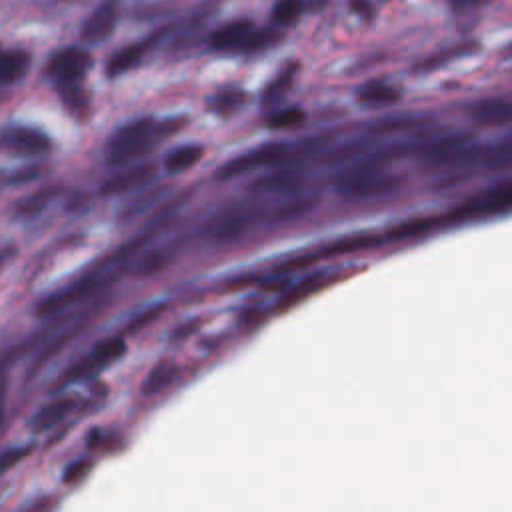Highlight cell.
Segmentation results:
<instances>
[{"instance_id":"cell-33","label":"cell","mask_w":512,"mask_h":512,"mask_svg":"<svg viewBox=\"0 0 512 512\" xmlns=\"http://www.w3.org/2000/svg\"><path fill=\"white\" fill-rule=\"evenodd\" d=\"M484 2H488V0H448V4H450L456 12H468V10H474V8L482 6Z\"/></svg>"},{"instance_id":"cell-3","label":"cell","mask_w":512,"mask_h":512,"mask_svg":"<svg viewBox=\"0 0 512 512\" xmlns=\"http://www.w3.org/2000/svg\"><path fill=\"white\" fill-rule=\"evenodd\" d=\"M512 210V180L498 182L490 186L488 190L476 194L474 198L466 200L462 206L456 208L452 214L454 220H480V218H492L500 216L504 212Z\"/></svg>"},{"instance_id":"cell-16","label":"cell","mask_w":512,"mask_h":512,"mask_svg":"<svg viewBox=\"0 0 512 512\" xmlns=\"http://www.w3.org/2000/svg\"><path fill=\"white\" fill-rule=\"evenodd\" d=\"M398 90L386 82L374 80V82H366L364 86H360L356 98L360 104L370 106V108H380V106H388L392 102L398 100Z\"/></svg>"},{"instance_id":"cell-11","label":"cell","mask_w":512,"mask_h":512,"mask_svg":"<svg viewBox=\"0 0 512 512\" xmlns=\"http://www.w3.org/2000/svg\"><path fill=\"white\" fill-rule=\"evenodd\" d=\"M156 176V166L154 164H134L124 168L122 172L110 176L102 186L100 194L110 196V194H124V192H134L138 188H144L152 178Z\"/></svg>"},{"instance_id":"cell-22","label":"cell","mask_w":512,"mask_h":512,"mask_svg":"<svg viewBox=\"0 0 512 512\" xmlns=\"http://www.w3.org/2000/svg\"><path fill=\"white\" fill-rule=\"evenodd\" d=\"M304 10V0H276L272 8V22L276 26H290L302 16Z\"/></svg>"},{"instance_id":"cell-26","label":"cell","mask_w":512,"mask_h":512,"mask_svg":"<svg viewBox=\"0 0 512 512\" xmlns=\"http://www.w3.org/2000/svg\"><path fill=\"white\" fill-rule=\"evenodd\" d=\"M32 452V446H20V448H8L0 452V474L14 468L18 462H22Z\"/></svg>"},{"instance_id":"cell-34","label":"cell","mask_w":512,"mask_h":512,"mask_svg":"<svg viewBox=\"0 0 512 512\" xmlns=\"http://www.w3.org/2000/svg\"><path fill=\"white\" fill-rule=\"evenodd\" d=\"M6 390H8L6 374H4V370H0V424H2V416H4V404H6Z\"/></svg>"},{"instance_id":"cell-5","label":"cell","mask_w":512,"mask_h":512,"mask_svg":"<svg viewBox=\"0 0 512 512\" xmlns=\"http://www.w3.org/2000/svg\"><path fill=\"white\" fill-rule=\"evenodd\" d=\"M0 148L12 156L36 158L52 150V140L42 130L30 126H8L0 134Z\"/></svg>"},{"instance_id":"cell-18","label":"cell","mask_w":512,"mask_h":512,"mask_svg":"<svg viewBox=\"0 0 512 512\" xmlns=\"http://www.w3.org/2000/svg\"><path fill=\"white\" fill-rule=\"evenodd\" d=\"M296 64L294 62H290L286 68H282L274 78H272V82L264 88V92H262V100L270 106V104H276V102H280L282 98H284V94L288 92V88L292 86V82H294V76H296Z\"/></svg>"},{"instance_id":"cell-25","label":"cell","mask_w":512,"mask_h":512,"mask_svg":"<svg viewBox=\"0 0 512 512\" xmlns=\"http://www.w3.org/2000/svg\"><path fill=\"white\" fill-rule=\"evenodd\" d=\"M58 90H60L62 102H64L72 112H86V110H88V98H86V94H84L80 82L58 86Z\"/></svg>"},{"instance_id":"cell-2","label":"cell","mask_w":512,"mask_h":512,"mask_svg":"<svg viewBox=\"0 0 512 512\" xmlns=\"http://www.w3.org/2000/svg\"><path fill=\"white\" fill-rule=\"evenodd\" d=\"M336 190L354 200H366V198H376L382 194H388L394 190L396 180L384 172L378 164L372 160L352 164L344 168L340 174H336L334 180Z\"/></svg>"},{"instance_id":"cell-36","label":"cell","mask_w":512,"mask_h":512,"mask_svg":"<svg viewBox=\"0 0 512 512\" xmlns=\"http://www.w3.org/2000/svg\"><path fill=\"white\" fill-rule=\"evenodd\" d=\"M326 4H328V0H308V2H304L306 10H314V12L322 10Z\"/></svg>"},{"instance_id":"cell-1","label":"cell","mask_w":512,"mask_h":512,"mask_svg":"<svg viewBox=\"0 0 512 512\" xmlns=\"http://www.w3.org/2000/svg\"><path fill=\"white\" fill-rule=\"evenodd\" d=\"M164 128L166 124H156L152 118H138L124 124L108 142V164L118 166L148 154L154 138L168 134Z\"/></svg>"},{"instance_id":"cell-21","label":"cell","mask_w":512,"mask_h":512,"mask_svg":"<svg viewBox=\"0 0 512 512\" xmlns=\"http://www.w3.org/2000/svg\"><path fill=\"white\" fill-rule=\"evenodd\" d=\"M244 102H246V92H242L238 88H228V90H220L218 94H214L210 98V108L218 114H232Z\"/></svg>"},{"instance_id":"cell-30","label":"cell","mask_w":512,"mask_h":512,"mask_svg":"<svg viewBox=\"0 0 512 512\" xmlns=\"http://www.w3.org/2000/svg\"><path fill=\"white\" fill-rule=\"evenodd\" d=\"M38 174H40V168H38V166H28V168H22V170H14V172L8 176V184L30 182V180L38 178Z\"/></svg>"},{"instance_id":"cell-4","label":"cell","mask_w":512,"mask_h":512,"mask_svg":"<svg viewBox=\"0 0 512 512\" xmlns=\"http://www.w3.org/2000/svg\"><path fill=\"white\" fill-rule=\"evenodd\" d=\"M90 66L92 56L88 50L80 46H68L52 54V58L46 64V74L54 80L56 86H64L80 82Z\"/></svg>"},{"instance_id":"cell-37","label":"cell","mask_w":512,"mask_h":512,"mask_svg":"<svg viewBox=\"0 0 512 512\" xmlns=\"http://www.w3.org/2000/svg\"><path fill=\"white\" fill-rule=\"evenodd\" d=\"M0 52H2V48H0Z\"/></svg>"},{"instance_id":"cell-6","label":"cell","mask_w":512,"mask_h":512,"mask_svg":"<svg viewBox=\"0 0 512 512\" xmlns=\"http://www.w3.org/2000/svg\"><path fill=\"white\" fill-rule=\"evenodd\" d=\"M126 354V342L122 338H108L98 342L92 352L88 356H84L80 362L72 364L70 370L66 372V376L62 378V382H74V380H84V378H92L94 374H98L104 366H108L110 362H116L118 358H122Z\"/></svg>"},{"instance_id":"cell-7","label":"cell","mask_w":512,"mask_h":512,"mask_svg":"<svg viewBox=\"0 0 512 512\" xmlns=\"http://www.w3.org/2000/svg\"><path fill=\"white\" fill-rule=\"evenodd\" d=\"M170 34V26H162V28H156L152 34H148L146 38L134 42V44H128L124 48H120L118 52H114L106 64V74L110 78H116V76H122L126 72H130L132 68H136L144 56L156 48L158 42H162L166 36Z\"/></svg>"},{"instance_id":"cell-13","label":"cell","mask_w":512,"mask_h":512,"mask_svg":"<svg viewBox=\"0 0 512 512\" xmlns=\"http://www.w3.org/2000/svg\"><path fill=\"white\" fill-rule=\"evenodd\" d=\"M472 116L484 126H506L512 124V100L508 98H488L472 106Z\"/></svg>"},{"instance_id":"cell-8","label":"cell","mask_w":512,"mask_h":512,"mask_svg":"<svg viewBox=\"0 0 512 512\" xmlns=\"http://www.w3.org/2000/svg\"><path fill=\"white\" fill-rule=\"evenodd\" d=\"M118 20H120V2L118 0H102L92 10V14L84 20L80 38L88 44L106 42L112 36V32L116 30Z\"/></svg>"},{"instance_id":"cell-23","label":"cell","mask_w":512,"mask_h":512,"mask_svg":"<svg viewBox=\"0 0 512 512\" xmlns=\"http://www.w3.org/2000/svg\"><path fill=\"white\" fill-rule=\"evenodd\" d=\"M282 40V32L278 28H264V30H256L250 34L242 54H254V52H260V50H266L274 44H278Z\"/></svg>"},{"instance_id":"cell-14","label":"cell","mask_w":512,"mask_h":512,"mask_svg":"<svg viewBox=\"0 0 512 512\" xmlns=\"http://www.w3.org/2000/svg\"><path fill=\"white\" fill-rule=\"evenodd\" d=\"M74 406H76V400H74V398H58V400L48 402L46 406H42V408L34 414V418H32V422H30L32 432L40 434V432L50 430L52 426H56L58 422H62V420L68 416V412L74 410Z\"/></svg>"},{"instance_id":"cell-12","label":"cell","mask_w":512,"mask_h":512,"mask_svg":"<svg viewBox=\"0 0 512 512\" xmlns=\"http://www.w3.org/2000/svg\"><path fill=\"white\" fill-rule=\"evenodd\" d=\"M252 32H254V22L248 18H240L216 28L210 34L208 44L212 50H218V52H242Z\"/></svg>"},{"instance_id":"cell-32","label":"cell","mask_w":512,"mask_h":512,"mask_svg":"<svg viewBox=\"0 0 512 512\" xmlns=\"http://www.w3.org/2000/svg\"><path fill=\"white\" fill-rule=\"evenodd\" d=\"M350 8L354 14H358L364 20H370L374 16V8L368 0H350Z\"/></svg>"},{"instance_id":"cell-28","label":"cell","mask_w":512,"mask_h":512,"mask_svg":"<svg viewBox=\"0 0 512 512\" xmlns=\"http://www.w3.org/2000/svg\"><path fill=\"white\" fill-rule=\"evenodd\" d=\"M162 312H164V306H162V304L144 310L140 316H136V318L132 320V324L128 326V332H138L142 326H148V324H150L158 314H162Z\"/></svg>"},{"instance_id":"cell-35","label":"cell","mask_w":512,"mask_h":512,"mask_svg":"<svg viewBox=\"0 0 512 512\" xmlns=\"http://www.w3.org/2000/svg\"><path fill=\"white\" fill-rule=\"evenodd\" d=\"M16 248L14 246H6V248H0V270L6 266V262L14 256Z\"/></svg>"},{"instance_id":"cell-10","label":"cell","mask_w":512,"mask_h":512,"mask_svg":"<svg viewBox=\"0 0 512 512\" xmlns=\"http://www.w3.org/2000/svg\"><path fill=\"white\" fill-rule=\"evenodd\" d=\"M304 178L296 168L278 166L274 172L258 178L252 184V192L260 196H290L302 190Z\"/></svg>"},{"instance_id":"cell-27","label":"cell","mask_w":512,"mask_h":512,"mask_svg":"<svg viewBox=\"0 0 512 512\" xmlns=\"http://www.w3.org/2000/svg\"><path fill=\"white\" fill-rule=\"evenodd\" d=\"M320 286V278H306L304 282H300L292 292L286 294L284 304H292L294 300H300L302 296H306L308 292H314Z\"/></svg>"},{"instance_id":"cell-19","label":"cell","mask_w":512,"mask_h":512,"mask_svg":"<svg viewBox=\"0 0 512 512\" xmlns=\"http://www.w3.org/2000/svg\"><path fill=\"white\" fill-rule=\"evenodd\" d=\"M176 374H178V368H176L174 364H168V362L156 364V366L148 372V376L144 378V382H142V392H144V394H156V392L164 390V388L176 378Z\"/></svg>"},{"instance_id":"cell-17","label":"cell","mask_w":512,"mask_h":512,"mask_svg":"<svg viewBox=\"0 0 512 512\" xmlns=\"http://www.w3.org/2000/svg\"><path fill=\"white\" fill-rule=\"evenodd\" d=\"M204 154V148L198 146V144H186V146H180L176 150H172L166 160H164V166L168 172L172 174H178V172H184L188 168H192L194 164L200 162Z\"/></svg>"},{"instance_id":"cell-15","label":"cell","mask_w":512,"mask_h":512,"mask_svg":"<svg viewBox=\"0 0 512 512\" xmlns=\"http://www.w3.org/2000/svg\"><path fill=\"white\" fill-rule=\"evenodd\" d=\"M30 68V54L26 50L14 48L0 52V86L18 82Z\"/></svg>"},{"instance_id":"cell-29","label":"cell","mask_w":512,"mask_h":512,"mask_svg":"<svg viewBox=\"0 0 512 512\" xmlns=\"http://www.w3.org/2000/svg\"><path fill=\"white\" fill-rule=\"evenodd\" d=\"M90 470V462L88 460H78L74 464H70L64 472V482L66 484H72V482H78L80 478H84Z\"/></svg>"},{"instance_id":"cell-9","label":"cell","mask_w":512,"mask_h":512,"mask_svg":"<svg viewBox=\"0 0 512 512\" xmlns=\"http://www.w3.org/2000/svg\"><path fill=\"white\" fill-rule=\"evenodd\" d=\"M250 224V210H246L244 206H232L214 214L206 224V232L212 240H236L250 228Z\"/></svg>"},{"instance_id":"cell-31","label":"cell","mask_w":512,"mask_h":512,"mask_svg":"<svg viewBox=\"0 0 512 512\" xmlns=\"http://www.w3.org/2000/svg\"><path fill=\"white\" fill-rule=\"evenodd\" d=\"M302 118V112L300 110H284V112H276L272 118H270V126H288V124H294Z\"/></svg>"},{"instance_id":"cell-24","label":"cell","mask_w":512,"mask_h":512,"mask_svg":"<svg viewBox=\"0 0 512 512\" xmlns=\"http://www.w3.org/2000/svg\"><path fill=\"white\" fill-rule=\"evenodd\" d=\"M170 258H172V252H170L168 248H158V250H152V252L144 254V256L136 262L134 270H136L138 276H150V274L158 272L162 266H166V262H168Z\"/></svg>"},{"instance_id":"cell-20","label":"cell","mask_w":512,"mask_h":512,"mask_svg":"<svg viewBox=\"0 0 512 512\" xmlns=\"http://www.w3.org/2000/svg\"><path fill=\"white\" fill-rule=\"evenodd\" d=\"M58 194V188H44V190H38L36 194L32 196H26L22 202H18L16 206V214L22 216V218H32L36 214H40Z\"/></svg>"}]
</instances>
